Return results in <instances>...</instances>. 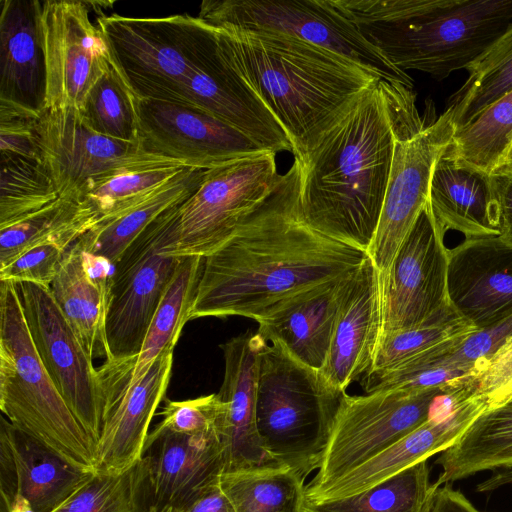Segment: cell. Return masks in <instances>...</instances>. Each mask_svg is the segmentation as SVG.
<instances>
[{"instance_id": "obj_1", "label": "cell", "mask_w": 512, "mask_h": 512, "mask_svg": "<svg viewBox=\"0 0 512 512\" xmlns=\"http://www.w3.org/2000/svg\"><path fill=\"white\" fill-rule=\"evenodd\" d=\"M294 160L275 190L235 235L204 258L190 320H258L281 300L355 271L366 251L312 229L299 209Z\"/></svg>"}, {"instance_id": "obj_2", "label": "cell", "mask_w": 512, "mask_h": 512, "mask_svg": "<svg viewBox=\"0 0 512 512\" xmlns=\"http://www.w3.org/2000/svg\"><path fill=\"white\" fill-rule=\"evenodd\" d=\"M394 148L380 80L318 134L299 165V209L319 233L368 252L377 230Z\"/></svg>"}, {"instance_id": "obj_3", "label": "cell", "mask_w": 512, "mask_h": 512, "mask_svg": "<svg viewBox=\"0 0 512 512\" xmlns=\"http://www.w3.org/2000/svg\"><path fill=\"white\" fill-rule=\"evenodd\" d=\"M213 28L222 58L275 117L299 162L355 96L382 80L338 54L294 37Z\"/></svg>"}, {"instance_id": "obj_4", "label": "cell", "mask_w": 512, "mask_h": 512, "mask_svg": "<svg viewBox=\"0 0 512 512\" xmlns=\"http://www.w3.org/2000/svg\"><path fill=\"white\" fill-rule=\"evenodd\" d=\"M396 68L443 80L466 69L512 23V0H336Z\"/></svg>"}, {"instance_id": "obj_5", "label": "cell", "mask_w": 512, "mask_h": 512, "mask_svg": "<svg viewBox=\"0 0 512 512\" xmlns=\"http://www.w3.org/2000/svg\"><path fill=\"white\" fill-rule=\"evenodd\" d=\"M0 409L12 425L67 462L96 473V442L46 371L10 281H0Z\"/></svg>"}, {"instance_id": "obj_6", "label": "cell", "mask_w": 512, "mask_h": 512, "mask_svg": "<svg viewBox=\"0 0 512 512\" xmlns=\"http://www.w3.org/2000/svg\"><path fill=\"white\" fill-rule=\"evenodd\" d=\"M346 392L320 370L266 343L259 358L256 425L265 451L303 478L319 468Z\"/></svg>"}, {"instance_id": "obj_7", "label": "cell", "mask_w": 512, "mask_h": 512, "mask_svg": "<svg viewBox=\"0 0 512 512\" xmlns=\"http://www.w3.org/2000/svg\"><path fill=\"white\" fill-rule=\"evenodd\" d=\"M380 86L394 148L377 230L367 253L383 272L427 204L434 165L450 145L456 126L447 109L433 121L421 118L412 89L385 80Z\"/></svg>"}, {"instance_id": "obj_8", "label": "cell", "mask_w": 512, "mask_h": 512, "mask_svg": "<svg viewBox=\"0 0 512 512\" xmlns=\"http://www.w3.org/2000/svg\"><path fill=\"white\" fill-rule=\"evenodd\" d=\"M112 58L139 98L177 101L194 71L217 47L215 30L198 17L100 15Z\"/></svg>"}, {"instance_id": "obj_9", "label": "cell", "mask_w": 512, "mask_h": 512, "mask_svg": "<svg viewBox=\"0 0 512 512\" xmlns=\"http://www.w3.org/2000/svg\"><path fill=\"white\" fill-rule=\"evenodd\" d=\"M275 156L264 151L206 169L198 188L165 212L166 252L205 258L230 240L279 183Z\"/></svg>"}, {"instance_id": "obj_10", "label": "cell", "mask_w": 512, "mask_h": 512, "mask_svg": "<svg viewBox=\"0 0 512 512\" xmlns=\"http://www.w3.org/2000/svg\"><path fill=\"white\" fill-rule=\"evenodd\" d=\"M210 26L287 35L338 54L382 80H413L360 33L336 0H205L197 16Z\"/></svg>"}, {"instance_id": "obj_11", "label": "cell", "mask_w": 512, "mask_h": 512, "mask_svg": "<svg viewBox=\"0 0 512 512\" xmlns=\"http://www.w3.org/2000/svg\"><path fill=\"white\" fill-rule=\"evenodd\" d=\"M452 385L393 389L362 396L345 394L318 472L305 486V499L421 426L429 419L435 399Z\"/></svg>"}, {"instance_id": "obj_12", "label": "cell", "mask_w": 512, "mask_h": 512, "mask_svg": "<svg viewBox=\"0 0 512 512\" xmlns=\"http://www.w3.org/2000/svg\"><path fill=\"white\" fill-rule=\"evenodd\" d=\"M165 212L115 263L106 318L108 358L105 363L128 365L136 358L151 320L183 259L166 252L170 232Z\"/></svg>"}, {"instance_id": "obj_13", "label": "cell", "mask_w": 512, "mask_h": 512, "mask_svg": "<svg viewBox=\"0 0 512 512\" xmlns=\"http://www.w3.org/2000/svg\"><path fill=\"white\" fill-rule=\"evenodd\" d=\"M42 162L60 197L79 199L95 182L119 172L158 166H184L145 152L139 143L94 131L79 110L63 107L42 112L39 121Z\"/></svg>"}, {"instance_id": "obj_14", "label": "cell", "mask_w": 512, "mask_h": 512, "mask_svg": "<svg viewBox=\"0 0 512 512\" xmlns=\"http://www.w3.org/2000/svg\"><path fill=\"white\" fill-rule=\"evenodd\" d=\"M15 285L46 371L70 410L97 443L106 416V397L93 358L68 324L50 288L30 282Z\"/></svg>"}, {"instance_id": "obj_15", "label": "cell", "mask_w": 512, "mask_h": 512, "mask_svg": "<svg viewBox=\"0 0 512 512\" xmlns=\"http://www.w3.org/2000/svg\"><path fill=\"white\" fill-rule=\"evenodd\" d=\"M445 232L427 202L390 266L379 272L382 333L413 327L454 310L448 295Z\"/></svg>"}, {"instance_id": "obj_16", "label": "cell", "mask_w": 512, "mask_h": 512, "mask_svg": "<svg viewBox=\"0 0 512 512\" xmlns=\"http://www.w3.org/2000/svg\"><path fill=\"white\" fill-rule=\"evenodd\" d=\"M46 68L45 110H81L92 86L112 67L109 45L87 1L46 0L40 16Z\"/></svg>"}, {"instance_id": "obj_17", "label": "cell", "mask_w": 512, "mask_h": 512, "mask_svg": "<svg viewBox=\"0 0 512 512\" xmlns=\"http://www.w3.org/2000/svg\"><path fill=\"white\" fill-rule=\"evenodd\" d=\"M141 148L153 155L210 169L267 151L232 125L197 108L139 98Z\"/></svg>"}, {"instance_id": "obj_18", "label": "cell", "mask_w": 512, "mask_h": 512, "mask_svg": "<svg viewBox=\"0 0 512 512\" xmlns=\"http://www.w3.org/2000/svg\"><path fill=\"white\" fill-rule=\"evenodd\" d=\"M93 474L1 417L0 512H54Z\"/></svg>"}, {"instance_id": "obj_19", "label": "cell", "mask_w": 512, "mask_h": 512, "mask_svg": "<svg viewBox=\"0 0 512 512\" xmlns=\"http://www.w3.org/2000/svg\"><path fill=\"white\" fill-rule=\"evenodd\" d=\"M267 342L247 331L220 345L224 378L217 395L223 411L217 432L224 448V473L281 465L263 448L256 425L259 358Z\"/></svg>"}, {"instance_id": "obj_20", "label": "cell", "mask_w": 512, "mask_h": 512, "mask_svg": "<svg viewBox=\"0 0 512 512\" xmlns=\"http://www.w3.org/2000/svg\"><path fill=\"white\" fill-rule=\"evenodd\" d=\"M142 458L147 465L149 512L184 505L219 482L225 468L217 429L179 434L155 427L146 439Z\"/></svg>"}, {"instance_id": "obj_21", "label": "cell", "mask_w": 512, "mask_h": 512, "mask_svg": "<svg viewBox=\"0 0 512 512\" xmlns=\"http://www.w3.org/2000/svg\"><path fill=\"white\" fill-rule=\"evenodd\" d=\"M452 308L476 330L512 314V246L499 236L466 239L448 250Z\"/></svg>"}, {"instance_id": "obj_22", "label": "cell", "mask_w": 512, "mask_h": 512, "mask_svg": "<svg viewBox=\"0 0 512 512\" xmlns=\"http://www.w3.org/2000/svg\"><path fill=\"white\" fill-rule=\"evenodd\" d=\"M354 272L281 300L257 320L258 334L267 343L280 344L300 362L320 370Z\"/></svg>"}, {"instance_id": "obj_23", "label": "cell", "mask_w": 512, "mask_h": 512, "mask_svg": "<svg viewBox=\"0 0 512 512\" xmlns=\"http://www.w3.org/2000/svg\"><path fill=\"white\" fill-rule=\"evenodd\" d=\"M381 334L380 273L368 256L353 274L320 372L333 387L346 392L369 371Z\"/></svg>"}, {"instance_id": "obj_24", "label": "cell", "mask_w": 512, "mask_h": 512, "mask_svg": "<svg viewBox=\"0 0 512 512\" xmlns=\"http://www.w3.org/2000/svg\"><path fill=\"white\" fill-rule=\"evenodd\" d=\"M487 409V402L474 393L450 413L429 417L426 422L404 438L307 500H329L356 494L420 461L445 451Z\"/></svg>"}, {"instance_id": "obj_25", "label": "cell", "mask_w": 512, "mask_h": 512, "mask_svg": "<svg viewBox=\"0 0 512 512\" xmlns=\"http://www.w3.org/2000/svg\"><path fill=\"white\" fill-rule=\"evenodd\" d=\"M173 351L159 356L112 403L96 443V473L121 474L142 459L150 423L168 389Z\"/></svg>"}, {"instance_id": "obj_26", "label": "cell", "mask_w": 512, "mask_h": 512, "mask_svg": "<svg viewBox=\"0 0 512 512\" xmlns=\"http://www.w3.org/2000/svg\"><path fill=\"white\" fill-rule=\"evenodd\" d=\"M38 0H2L0 13V102L42 114L46 68Z\"/></svg>"}, {"instance_id": "obj_27", "label": "cell", "mask_w": 512, "mask_h": 512, "mask_svg": "<svg viewBox=\"0 0 512 512\" xmlns=\"http://www.w3.org/2000/svg\"><path fill=\"white\" fill-rule=\"evenodd\" d=\"M115 264L85 251L78 240L66 251L50 291L84 349L108 358L106 318Z\"/></svg>"}, {"instance_id": "obj_28", "label": "cell", "mask_w": 512, "mask_h": 512, "mask_svg": "<svg viewBox=\"0 0 512 512\" xmlns=\"http://www.w3.org/2000/svg\"><path fill=\"white\" fill-rule=\"evenodd\" d=\"M428 204L445 230L466 239L499 236V202L494 175L459 161L447 152L437 159Z\"/></svg>"}, {"instance_id": "obj_29", "label": "cell", "mask_w": 512, "mask_h": 512, "mask_svg": "<svg viewBox=\"0 0 512 512\" xmlns=\"http://www.w3.org/2000/svg\"><path fill=\"white\" fill-rule=\"evenodd\" d=\"M203 264L204 257L183 256L151 320L141 350L130 364L103 363L98 367L108 411L116 397L138 382L159 356L175 348L186 322L190 320Z\"/></svg>"}, {"instance_id": "obj_30", "label": "cell", "mask_w": 512, "mask_h": 512, "mask_svg": "<svg viewBox=\"0 0 512 512\" xmlns=\"http://www.w3.org/2000/svg\"><path fill=\"white\" fill-rule=\"evenodd\" d=\"M206 169L187 167L150 193L101 220L79 240L82 248L115 264L132 242L169 208L190 196Z\"/></svg>"}, {"instance_id": "obj_31", "label": "cell", "mask_w": 512, "mask_h": 512, "mask_svg": "<svg viewBox=\"0 0 512 512\" xmlns=\"http://www.w3.org/2000/svg\"><path fill=\"white\" fill-rule=\"evenodd\" d=\"M438 488L478 472L512 469V397L481 413L436 460Z\"/></svg>"}, {"instance_id": "obj_32", "label": "cell", "mask_w": 512, "mask_h": 512, "mask_svg": "<svg viewBox=\"0 0 512 512\" xmlns=\"http://www.w3.org/2000/svg\"><path fill=\"white\" fill-rule=\"evenodd\" d=\"M97 224L98 218L82 201L60 197L0 228V267L37 245L56 243L69 249Z\"/></svg>"}, {"instance_id": "obj_33", "label": "cell", "mask_w": 512, "mask_h": 512, "mask_svg": "<svg viewBox=\"0 0 512 512\" xmlns=\"http://www.w3.org/2000/svg\"><path fill=\"white\" fill-rule=\"evenodd\" d=\"M437 490L423 460L347 497L305 499L303 512H429Z\"/></svg>"}, {"instance_id": "obj_34", "label": "cell", "mask_w": 512, "mask_h": 512, "mask_svg": "<svg viewBox=\"0 0 512 512\" xmlns=\"http://www.w3.org/2000/svg\"><path fill=\"white\" fill-rule=\"evenodd\" d=\"M466 70V82L451 95L445 108L456 129L512 91V23Z\"/></svg>"}, {"instance_id": "obj_35", "label": "cell", "mask_w": 512, "mask_h": 512, "mask_svg": "<svg viewBox=\"0 0 512 512\" xmlns=\"http://www.w3.org/2000/svg\"><path fill=\"white\" fill-rule=\"evenodd\" d=\"M305 478L284 465L225 473L220 484L236 512H303Z\"/></svg>"}, {"instance_id": "obj_36", "label": "cell", "mask_w": 512, "mask_h": 512, "mask_svg": "<svg viewBox=\"0 0 512 512\" xmlns=\"http://www.w3.org/2000/svg\"><path fill=\"white\" fill-rule=\"evenodd\" d=\"M512 148V91L456 129L447 152L490 175L499 173Z\"/></svg>"}, {"instance_id": "obj_37", "label": "cell", "mask_w": 512, "mask_h": 512, "mask_svg": "<svg viewBox=\"0 0 512 512\" xmlns=\"http://www.w3.org/2000/svg\"><path fill=\"white\" fill-rule=\"evenodd\" d=\"M474 331L453 310L413 327L382 333L368 372L391 369L439 349L458 348Z\"/></svg>"}, {"instance_id": "obj_38", "label": "cell", "mask_w": 512, "mask_h": 512, "mask_svg": "<svg viewBox=\"0 0 512 512\" xmlns=\"http://www.w3.org/2000/svg\"><path fill=\"white\" fill-rule=\"evenodd\" d=\"M139 97L116 64L92 86L80 110L94 131L107 137L139 143Z\"/></svg>"}, {"instance_id": "obj_39", "label": "cell", "mask_w": 512, "mask_h": 512, "mask_svg": "<svg viewBox=\"0 0 512 512\" xmlns=\"http://www.w3.org/2000/svg\"><path fill=\"white\" fill-rule=\"evenodd\" d=\"M54 512H149L145 460L121 474L94 473Z\"/></svg>"}, {"instance_id": "obj_40", "label": "cell", "mask_w": 512, "mask_h": 512, "mask_svg": "<svg viewBox=\"0 0 512 512\" xmlns=\"http://www.w3.org/2000/svg\"><path fill=\"white\" fill-rule=\"evenodd\" d=\"M0 228L60 198L42 161L1 155Z\"/></svg>"}, {"instance_id": "obj_41", "label": "cell", "mask_w": 512, "mask_h": 512, "mask_svg": "<svg viewBox=\"0 0 512 512\" xmlns=\"http://www.w3.org/2000/svg\"><path fill=\"white\" fill-rule=\"evenodd\" d=\"M184 166H158L129 169L86 188L79 196L98 218V223L124 209L177 175Z\"/></svg>"}, {"instance_id": "obj_42", "label": "cell", "mask_w": 512, "mask_h": 512, "mask_svg": "<svg viewBox=\"0 0 512 512\" xmlns=\"http://www.w3.org/2000/svg\"><path fill=\"white\" fill-rule=\"evenodd\" d=\"M223 403L217 393L194 399L166 400L157 429L179 434H199L217 429Z\"/></svg>"}, {"instance_id": "obj_43", "label": "cell", "mask_w": 512, "mask_h": 512, "mask_svg": "<svg viewBox=\"0 0 512 512\" xmlns=\"http://www.w3.org/2000/svg\"><path fill=\"white\" fill-rule=\"evenodd\" d=\"M41 114L0 102V153L42 161L39 121Z\"/></svg>"}, {"instance_id": "obj_44", "label": "cell", "mask_w": 512, "mask_h": 512, "mask_svg": "<svg viewBox=\"0 0 512 512\" xmlns=\"http://www.w3.org/2000/svg\"><path fill=\"white\" fill-rule=\"evenodd\" d=\"M67 250L56 243L34 246L0 267V281L30 282L49 288Z\"/></svg>"}, {"instance_id": "obj_45", "label": "cell", "mask_w": 512, "mask_h": 512, "mask_svg": "<svg viewBox=\"0 0 512 512\" xmlns=\"http://www.w3.org/2000/svg\"><path fill=\"white\" fill-rule=\"evenodd\" d=\"M475 393L488 404L499 406L512 397V340L475 365Z\"/></svg>"}, {"instance_id": "obj_46", "label": "cell", "mask_w": 512, "mask_h": 512, "mask_svg": "<svg viewBox=\"0 0 512 512\" xmlns=\"http://www.w3.org/2000/svg\"><path fill=\"white\" fill-rule=\"evenodd\" d=\"M512 340V314L497 324L474 331L442 363H464L476 365L493 355L506 342Z\"/></svg>"}, {"instance_id": "obj_47", "label": "cell", "mask_w": 512, "mask_h": 512, "mask_svg": "<svg viewBox=\"0 0 512 512\" xmlns=\"http://www.w3.org/2000/svg\"><path fill=\"white\" fill-rule=\"evenodd\" d=\"M164 512H236L220 481L184 505Z\"/></svg>"}, {"instance_id": "obj_48", "label": "cell", "mask_w": 512, "mask_h": 512, "mask_svg": "<svg viewBox=\"0 0 512 512\" xmlns=\"http://www.w3.org/2000/svg\"><path fill=\"white\" fill-rule=\"evenodd\" d=\"M499 202V237L512 246V172L494 175Z\"/></svg>"}, {"instance_id": "obj_49", "label": "cell", "mask_w": 512, "mask_h": 512, "mask_svg": "<svg viewBox=\"0 0 512 512\" xmlns=\"http://www.w3.org/2000/svg\"><path fill=\"white\" fill-rule=\"evenodd\" d=\"M429 512H480L459 490L446 484L438 488Z\"/></svg>"}, {"instance_id": "obj_50", "label": "cell", "mask_w": 512, "mask_h": 512, "mask_svg": "<svg viewBox=\"0 0 512 512\" xmlns=\"http://www.w3.org/2000/svg\"><path fill=\"white\" fill-rule=\"evenodd\" d=\"M508 485L512 486V469L494 471L491 477L477 486V490L485 492Z\"/></svg>"}, {"instance_id": "obj_51", "label": "cell", "mask_w": 512, "mask_h": 512, "mask_svg": "<svg viewBox=\"0 0 512 512\" xmlns=\"http://www.w3.org/2000/svg\"><path fill=\"white\" fill-rule=\"evenodd\" d=\"M501 172H512V148L509 152L507 161H506L503 169L499 173H501Z\"/></svg>"}]
</instances>
